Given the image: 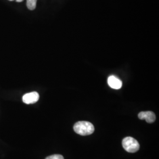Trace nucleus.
Masks as SVG:
<instances>
[{"label":"nucleus","instance_id":"obj_1","mask_svg":"<svg viewBox=\"0 0 159 159\" xmlns=\"http://www.w3.org/2000/svg\"><path fill=\"white\" fill-rule=\"evenodd\" d=\"M74 130L81 136H88L94 132V127L90 122L81 121L77 122L74 125Z\"/></svg>","mask_w":159,"mask_h":159},{"label":"nucleus","instance_id":"obj_2","mask_svg":"<svg viewBox=\"0 0 159 159\" xmlns=\"http://www.w3.org/2000/svg\"><path fill=\"white\" fill-rule=\"evenodd\" d=\"M122 145L124 149L129 153H136L139 148L140 145L136 140L131 137H127L123 140Z\"/></svg>","mask_w":159,"mask_h":159},{"label":"nucleus","instance_id":"obj_3","mask_svg":"<svg viewBox=\"0 0 159 159\" xmlns=\"http://www.w3.org/2000/svg\"><path fill=\"white\" fill-rule=\"evenodd\" d=\"M39 94L37 92L34 91L24 94L23 97V101L27 104H34L39 101Z\"/></svg>","mask_w":159,"mask_h":159},{"label":"nucleus","instance_id":"obj_4","mask_svg":"<svg viewBox=\"0 0 159 159\" xmlns=\"http://www.w3.org/2000/svg\"><path fill=\"white\" fill-rule=\"evenodd\" d=\"M140 120H146L148 123H153L156 120V115L152 111H142L138 115Z\"/></svg>","mask_w":159,"mask_h":159},{"label":"nucleus","instance_id":"obj_5","mask_svg":"<svg viewBox=\"0 0 159 159\" xmlns=\"http://www.w3.org/2000/svg\"><path fill=\"white\" fill-rule=\"evenodd\" d=\"M108 84L111 88L118 90L122 87V81L114 75L110 76L107 80Z\"/></svg>","mask_w":159,"mask_h":159},{"label":"nucleus","instance_id":"obj_6","mask_svg":"<svg viewBox=\"0 0 159 159\" xmlns=\"http://www.w3.org/2000/svg\"><path fill=\"white\" fill-rule=\"evenodd\" d=\"M37 0H27V8L30 10H34L36 7Z\"/></svg>","mask_w":159,"mask_h":159},{"label":"nucleus","instance_id":"obj_7","mask_svg":"<svg viewBox=\"0 0 159 159\" xmlns=\"http://www.w3.org/2000/svg\"><path fill=\"white\" fill-rule=\"evenodd\" d=\"M46 159H64V157L60 154H54L47 157Z\"/></svg>","mask_w":159,"mask_h":159},{"label":"nucleus","instance_id":"obj_8","mask_svg":"<svg viewBox=\"0 0 159 159\" xmlns=\"http://www.w3.org/2000/svg\"><path fill=\"white\" fill-rule=\"evenodd\" d=\"M9 1H14V0H9ZM17 2H22L23 0H16Z\"/></svg>","mask_w":159,"mask_h":159}]
</instances>
